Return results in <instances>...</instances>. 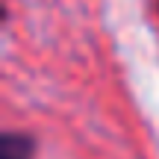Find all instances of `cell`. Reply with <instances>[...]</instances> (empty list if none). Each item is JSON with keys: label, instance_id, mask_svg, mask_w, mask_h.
<instances>
[{"label": "cell", "instance_id": "1", "mask_svg": "<svg viewBox=\"0 0 159 159\" xmlns=\"http://www.w3.org/2000/svg\"><path fill=\"white\" fill-rule=\"evenodd\" d=\"M0 159H35V139L21 130H6L0 136Z\"/></svg>", "mask_w": 159, "mask_h": 159}, {"label": "cell", "instance_id": "2", "mask_svg": "<svg viewBox=\"0 0 159 159\" xmlns=\"http://www.w3.org/2000/svg\"><path fill=\"white\" fill-rule=\"evenodd\" d=\"M156 12H159V0H156Z\"/></svg>", "mask_w": 159, "mask_h": 159}]
</instances>
